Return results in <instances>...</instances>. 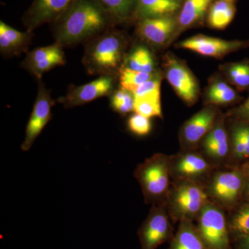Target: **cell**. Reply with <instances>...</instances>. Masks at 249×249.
Masks as SVG:
<instances>
[{"instance_id": "cell-3", "label": "cell", "mask_w": 249, "mask_h": 249, "mask_svg": "<svg viewBox=\"0 0 249 249\" xmlns=\"http://www.w3.org/2000/svg\"><path fill=\"white\" fill-rule=\"evenodd\" d=\"M96 37L85 52V67L92 74L111 76L119 69L122 60L124 38L116 32H106Z\"/></svg>"}, {"instance_id": "cell-23", "label": "cell", "mask_w": 249, "mask_h": 249, "mask_svg": "<svg viewBox=\"0 0 249 249\" xmlns=\"http://www.w3.org/2000/svg\"><path fill=\"white\" fill-rule=\"evenodd\" d=\"M212 0H186L178 18L180 27H191L201 19L207 11Z\"/></svg>"}, {"instance_id": "cell-18", "label": "cell", "mask_w": 249, "mask_h": 249, "mask_svg": "<svg viewBox=\"0 0 249 249\" xmlns=\"http://www.w3.org/2000/svg\"><path fill=\"white\" fill-rule=\"evenodd\" d=\"M31 33H22L1 21L0 50L4 55H19L25 52L31 43Z\"/></svg>"}, {"instance_id": "cell-12", "label": "cell", "mask_w": 249, "mask_h": 249, "mask_svg": "<svg viewBox=\"0 0 249 249\" xmlns=\"http://www.w3.org/2000/svg\"><path fill=\"white\" fill-rule=\"evenodd\" d=\"M218 117L217 109L209 106L192 116L183 124L180 133L183 146L194 149L213 127Z\"/></svg>"}, {"instance_id": "cell-9", "label": "cell", "mask_w": 249, "mask_h": 249, "mask_svg": "<svg viewBox=\"0 0 249 249\" xmlns=\"http://www.w3.org/2000/svg\"><path fill=\"white\" fill-rule=\"evenodd\" d=\"M53 105L50 93L43 83L40 82L37 98L26 128L25 137L21 145L23 151L30 150L36 139L52 119V108Z\"/></svg>"}, {"instance_id": "cell-32", "label": "cell", "mask_w": 249, "mask_h": 249, "mask_svg": "<svg viewBox=\"0 0 249 249\" xmlns=\"http://www.w3.org/2000/svg\"><path fill=\"white\" fill-rule=\"evenodd\" d=\"M127 126L130 132L141 137L147 135L152 129L150 119L137 113L129 117L127 121Z\"/></svg>"}, {"instance_id": "cell-14", "label": "cell", "mask_w": 249, "mask_h": 249, "mask_svg": "<svg viewBox=\"0 0 249 249\" xmlns=\"http://www.w3.org/2000/svg\"><path fill=\"white\" fill-rule=\"evenodd\" d=\"M77 0H34L24 16L27 32L47 22H53Z\"/></svg>"}, {"instance_id": "cell-21", "label": "cell", "mask_w": 249, "mask_h": 249, "mask_svg": "<svg viewBox=\"0 0 249 249\" xmlns=\"http://www.w3.org/2000/svg\"><path fill=\"white\" fill-rule=\"evenodd\" d=\"M240 98L235 90L222 80L213 82L206 94V102L209 106L229 105L237 102Z\"/></svg>"}, {"instance_id": "cell-5", "label": "cell", "mask_w": 249, "mask_h": 249, "mask_svg": "<svg viewBox=\"0 0 249 249\" xmlns=\"http://www.w3.org/2000/svg\"><path fill=\"white\" fill-rule=\"evenodd\" d=\"M223 211L210 200L198 216V232L208 249H231L229 226Z\"/></svg>"}, {"instance_id": "cell-11", "label": "cell", "mask_w": 249, "mask_h": 249, "mask_svg": "<svg viewBox=\"0 0 249 249\" xmlns=\"http://www.w3.org/2000/svg\"><path fill=\"white\" fill-rule=\"evenodd\" d=\"M212 165L197 152H188L171 156V177L178 181H193L199 182L212 170Z\"/></svg>"}, {"instance_id": "cell-27", "label": "cell", "mask_w": 249, "mask_h": 249, "mask_svg": "<svg viewBox=\"0 0 249 249\" xmlns=\"http://www.w3.org/2000/svg\"><path fill=\"white\" fill-rule=\"evenodd\" d=\"M156 74L157 73L134 71L127 67H122L119 70V83L121 89L132 93L139 85L152 79Z\"/></svg>"}, {"instance_id": "cell-25", "label": "cell", "mask_w": 249, "mask_h": 249, "mask_svg": "<svg viewBox=\"0 0 249 249\" xmlns=\"http://www.w3.org/2000/svg\"><path fill=\"white\" fill-rule=\"evenodd\" d=\"M125 67L134 71L152 73L155 71V60L148 49L138 47L127 57Z\"/></svg>"}, {"instance_id": "cell-30", "label": "cell", "mask_w": 249, "mask_h": 249, "mask_svg": "<svg viewBox=\"0 0 249 249\" xmlns=\"http://www.w3.org/2000/svg\"><path fill=\"white\" fill-rule=\"evenodd\" d=\"M134 104L133 94L126 90H117L111 98V106L113 110L121 115H125L134 111Z\"/></svg>"}, {"instance_id": "cell-29", "label": "cell", "mask_w": 249, "mask_h": 249, "mask_svg": "<svg viewBox=\"0 0 249 249\" xmlns=\"http://www.w3.org/2000/svg\"><path fill=\"white\" fill-rule=\"evenodd\" d=\"M134 111L145 117H162L160 97L134 98Z\"/></svg>"}, {"instance_id": "cell-17", "label": "cell", "mask_w": 249, "mask_h": 249, "mask_svg": "<svg viewBox=\"0 0 249 249\" xmlns=\"http://www.w3.org/2000/svg\"><path fill=\"white\" fill-rule=\"evenodd\" d=\"M205 155L214 160H224L229 152V137L224 116H218L213 127L201 142Z\"/></svg>"}, {"instance_id": "cell-36", "label": "cell", "mask_w": 249, "mask_h": 249, "mask_svg": "<svg viewBox=\"0 0 249 249\" xmlns=\"http://www.w3.org/2000/svg\"><path fill=\"white\" fill-rule=\"evenodd\" d=\"M240 244L242 249H249V234L241 237Z\"/></svg>"}, {"instance_id": "cell-2", "label": "cell", "mask_w": 249, "mask_h": 249, "mask_svg": "<svg viewBox=\"0 0 249 249\" xmlns=\"http://www.w3.org/2000/svg\"><path fill=\"white\" fill-rule=\"evenodd\" d=\"M170 162L171 156L155 154L136 168L134 177L146 204L165 202L170 191Z\"/></svg>"}, {"instance_id": "cell-16", "label": "cell", "mask_w": 249, "mask_h": 249, "mask_svg": "<svg viewBox=\"0 0 249 249\" xmlns=\"http://www.w3.org/2000/svg\"><path fill=\"white\" fill-rule=\"evenodd\" d=\"M176 23L169 16L141 19L138 34L144 40L155 46H163L169 41Z\"/></svg>"}, {"instance_id": "cell-8", "label": "cell", "mask_w": 249, "mask_h": 249, "mask_svg": "<svg viewBox=\"0 0 249 249\" xmlns=\"http://www.w3.org/2000/svg\"><path fill=\"white\" fill-rule=\"evenodd\" d=\"M172 227L165 202L152 204L139 231L142 249H156L169 239Z\"/></svg>"}, {"instance_id": "cell-22", "label": "cell", "mask_w": 249, "mask_h": 249, "mask_svg": "<svg viewBox=\"0 0 249 249\" xmlns=\"http://www.w3.org/2000/svg\"><path fill=\"white\" fill-rule=\"evenodd\" d=\"M235 7L232 2L219 0L211 6L208 22L210 27L224 29L232 22L235 14Z\"/></svg>"}, {"instance_id": "cell-1", "label": "cell", "mask_w": 249, "mask_h": 249, "mask_svg": "<svg viewBox=\"0 0 249 249\" xmlns=\"http://www.w3.org/2000/svg\"><path fill=\"white\" fill-rule=\"evenodd\" d=\"M111 18L96 0H77L54 22V36L62 46L75 45L99 35Z\"/></svg>"}, {"instance_id": "cell-26", "label": "cell", "mask_w": 249, "mask_h": 249, "mask_svg": "<svg viewBox=\"0 0 249 249\" xmlns=\"http://www.w3.org/2000/svg\"><path fill=\"white\" fill-rule=\"evenodd\" d=\"M111 19L124 20L130 16L137 0H96Z\"/></svg>"}, {"instance_id": "cell-38", "label": "cell", "mask_w": 249, "mask_h": 249, "mask_svg": "<svg viewBox=\"0 0 249 249\" xmlns=\"http://www.w3.org/2000/svg\"><path fill=\"white\" fill-rule=\"evenodd\" d=\"M171 1H176V2H178V1H180V0H171Z\"/></svg>"}, {"instance_id": "cell-6", "label": "cell", "mask_w": 249, "mask_h": 249, "mask_svg": "<svg viewBox=\"0 0 249 249\" xmlns=\"http://www.w3.org/2000/svg\"><path fill=\"white\" fill-rule=\"evenodd\" d=\"M246 178L243 170L217 172L207 188L209 198L222 209H235L245 193Z\"/></svg>"}, {"instance_id": "cell-7", "label": "cell", "mask_w": 249, "mask_h": 249, "mask_svg": "<svg viewBox=\"0 0 249 249\" xmlns=\"http://www.w3.org/2000/svg\"><path fill=\"white\" fill-rule=\"evenodd\" d=\"M165 78L178 97L188 106H193L199 97V88L196 76L184 62L170 54L165 56Z\"/></svg>"}, {"instance_id": "cell-28", "label": "cell", "mask_w": 249, "mask_h": 249, "mask_svg": "<svg viewBox=\"0 0 249 249\" xmlns=\"http://www.w3.org/2000/svg\"><path fill=\"white\" fill-rule=\"evenodd\" d=\"M230 231L241 237L249 234V202L239 206L228 222Z\"/></svg>"}, {"instance_id": "cell-31", "label": "cell", "mask_w": 249, "mask_h": 249, "mask_svg": "<svg viewBox=\"0 0 249 249\" xmlns=\"http://www.w3.org/2000/svg\"><path fill=\"white\" fill-rule=\"evenodd\" d=\"M161 78L160 73H157L152 79L147 80L139 85L138 88L132 92L134 98L147 97V96L160 97Z\"/></svg>"}, {"instance_id": "cell-34", "label": "cell", "mask_w": 249, "mask_h": 249, "mask_svg": "<svg viewBox=\"0 0 249 249\" xmlns=\"http://www.w3.org/2000/svg\"><path fill=\"white\" fill-rule=\"evenodd\" d=\"M229 116L236 120L249 123V96L242 104L229 111Z\"/></svg>"}, {"instance_id": "cell-10", "label": "cell", "mask_w": 249, "mask_h": 249, "mask_svg": "<svg viewBox=\"0 0 249 249\" xmlns=\"http://www.w3.org/2000/svg\"><path fill=\"white\" fill-rule=\"evenodd\" d=\"M249 46V40L229 41L204 35H196L178 42L177 47L193 51L204 56L221 58Z\"/></svg>"}, {"instance_id": "cell-15", "label": "cell", "mask_w": 249, "mask_h": 249, "mask_svg": "<svg viewBox=\"0 0 249 249\" xmlns=\"http://www.w3.org/2000/svg\"><path fill=\"white\" fill-rule=\"evenodd\" d=\"M65 64V53L58 43L34 49L28 53L24 66L34 76L41 78L42 75L54 67Z\"/></svg>"}, {"instance_id": "cell-20", "label": "cell", "mask_w": 249, "mask_h": 249, "mask_svg": "<svg viewBox=\"0 0 249 249\" xmlns=\"http://www.w3.org/2000/svg\"><path fill=\"white\" fill-rule=\"evenodd\" d=\"M179 3L171 0H137V16L145 18L169 16L178 11Z\"/></svg>"}, {"instance_id": "cell-24", "label": "cell", "mask_w": 249, "mask_h": 249, "mask_svg": "<svg viewBox=\"0 0 249 249\" xmlns=\"http://www.w3.org/2000/svg\"><path fill=\"white\" fill-rule=\"evenodd\" d=\"M222 70L229 83L237 89L245 91L249 89V60L227 64Z\"/></svg>"}, {"instance_id": "cell-13", "label": "cell", "mask_w": 249, "mask_h": 249, "mask_svg": "<svg viewBox=\"0 0 249 249\" xmlns=\"http://www.w3.org/2000/svg\"><path fill=\"white\" fill-rule=\"evenodd\" d=\"M114 85L112 76H101L88 84L70 88L66 96L60 98L58 101L66 107L83 106L98 98L107 96L114 89Z\"/></svg>"}, {"instance_id": "cell-35", "label": "cell", "mask_w": 249, "mask_h": 249, "mask_svg": "<svg viewBox=\"0 0 249 249\" xmlns=\"http://www.w3.org/2000/svg\"><path fill=\"white\" fill-rule=\"evenodd\" d=\"M243 171L245 173L246 178L245 190L244 194H245L246 196L249 199V163L244 167Z\"/></svg>"}, {"instance_id": "cell-33", "label": "cell", "mask_w": 249, "mask_h": 249, "mask_svg": "<svg viewBox=\"0 0 249 249\" xmlns=\"http://www.w3.org/2000/svg\"><path fill=\"white\" fill-rule=\"evenodd\" d=\"M238 121L234 124L232 130L235 131L240 135L245 147V159L249 158V123Z\"/></svg>"}, {"instance_id": "cell-37", "label": "cell", "mask_w": 249, "mask_h": 249, "mask_svg": "<svg viewBox=\"0 0 249 249\" xmlns=\"http://www.w3.org/2000/svg\"><path fill=\"white\" fill-rule=\"evenodd\" d=\"M224 1H229V2H232V1H234V0H224Z\"/></svg>"}, {"instance_id": "cell-19", "label": "cell", "mask_w": 249, "mask_h": 249, "mask_svg": "<svg viewBox=\"0 0 249 249\" xmlns=\"http://www.w3.org/2000/svg\"><path fill=\"white\" fill-rule=\"evenodd\" d=\"M169 249H208L191 220L181 221Z\"/></svg>"}, {"instance_id": "cell-4", "label": "cell", "mask_w": 249, "mask_h": 249, "mask_svg": "<svg viewBox=\"0 0 249 249\" xmlns=\"http://www.w3.org/2000/svg\"><path fill=\"white\" fill-rule=\"evenodd\" d=\"M199 182L178 181L170 188L165 204L168 213L175 220H193L198 217L209 200L207 191Z\"/></svg>"}]
</instances>
